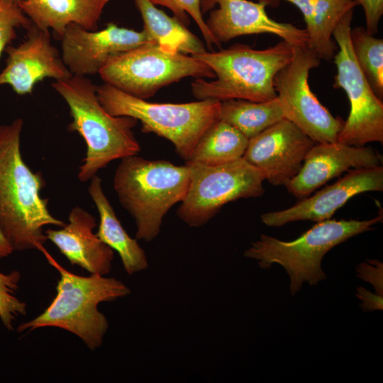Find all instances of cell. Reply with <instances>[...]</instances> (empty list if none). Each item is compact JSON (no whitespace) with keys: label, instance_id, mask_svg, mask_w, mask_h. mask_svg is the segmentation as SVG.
<instances>
[{"label":"cell","instance_id":"cell-1","mask_svg":"<svg viewBox=\"0 0 383 383\" xmlns=\"http://www.w3.org/2000/svg\"><path fill=\"white\" fill-rule=\"evenodd\" d=\"M21 118L0 126V229L13 251L42 252L48 240L43 227L65 223L49 211L40 192L43 175L31 171L21 152Z\"/></svg>","mask_w":383,"mask_h":383},{"label":"cell","instance_id":"cell-2","mask_svg":"<svg viewBox=\"0 0 383 383\" xmlns=\"http://www.w3.org/2000/svg\"><path fill=\"white\" fill-rule=\"evenodd\" d=\"M52 88L67 103L72 121L67 126L84 140L86 156L77 177L90 180L111 161L135 155L140 150L133 128L138 121L130 116L109 114L100 104L96 86L86 77L72 75L55 80Z\"/></svg>","mask_w":383,"mask_h":383},{"label":"cell","instance_id":"cell-3","mask_svg":"<svg viewBox=\"0 0 383 383\" xmlns=\"http://www.w3.org/2000/svg\"><path fill=\"white\" fill-rule=\"evenodd\" d=\"M42 252L60 274L57 294L42 313L22 323L17 331L60 328L78 336L91 350H96L101 345L109 327L107 318L99 311L98 305L128 295L130 289L113 277L95 274L84 277L72 273L57 263L45 248Z\"/></svg>","mask_w":383,"mask_h":383},{"label":"cell","instance_id":"cell-4","mask_svg":"<svg viewBox=\"0 0 383 383\" xmlns=\"http://www.w3.org/2000/svg\"><path fill=\"white\" fill-rule=\"evenodd\" d=\"M293 45L282 40L263 50L237 44L218 52L193 57L207 65L215 79H196L192 92L198 100L245 99L262 102L274 99V77L292 60Z\"/></svg>","mask_w":383,"mask_h":383},{"label":"cell","instance_id":"cell-5","mask_svg":"<svg viewBox=\"0 0 383 383\" xmlns=\"http://www.w3.org/2000/svg\"><path fill=\"white\" fill-rule=\"evenodd\" d=\"M121 205L135 221L136 239L151 241L168 211L185 197L190 168L137 155L121 159L113 179Z\"/></svg>","mask_w":383,"mask_h":383},{"label":"cell","instance_id":"cell-6","mask_svg":"<svg viewBox=\"0 0 383 383\" xmlns=\"http://www.w3.org/2000/svg\"><path fill=\"white\" fill-rule=\"evenodd\" d=\"M382 221V214L371 219L325 220L291 241L261 234L244 252V256L257 261L262 269L277 264L282 267L289 277V290L295 295L304 282L317 285L326 278L321 262L333 248L347 240L371 231Z\"/></svg>","mask_w":383,"mask_h":383},{"label":"cell","instance_id":"cell-7","mask_svg":"<svg viewBox=\"0 0 383 383\" xmlns=\"http://www.w3.org/2000/svg\"><path fill=\"white\" fill-rule=\"evenodd\" d=\"M99 101L114 116H130L139 121L141 131L170 141L185 162L203 133L220 116L221 101L204 99L172 104L153 103L122 91L109 84L96 86Z\"/></svg>","mask_w":383,"mask_h":383},{"label":"cell","instance_id":"cell-8","mask_svg":"<svg viewBox=\"0 0 383 383\" xmlns=\"http://www.w3.org/2000/svg\"><path fill=\"white\" fill-rule=\"evenodd\" d=\"M99 74L105 84L145 100L185 77L215 78L213 71L199 59L167 52L152 43L111 57Z\"/></svg>","mask_w":383,"mask_h":383},{"label":"cell","instance_id":"cell-9","mask_svg":"<svg viewBox=\"0 0 383 383\" xmlns=\"http://www.w3.org/2000/svg\"><path fill=\"white\" fill-rule=\"evenodd\" d=\"M185 164L190 184L177 213L191 227L204 225L231 201L264 194L265 174L243 157L213 166Z\"/></svg>","mask_w":383,"mask_h":383},{"label":"cell","instance_id":"cell-10","mask_svg":"<svg viewBox=\"0 0 383 383\" xmlns=\"http://www.w3.org/2000/svg\"><path fill=\"white\" fill-rule=\"evenodd\" d=\"M353 9L340 19L333 32L339 50L334 55L337 74L333 87L343 89L350 109L337 142L348 145L365 146L383 143V104L373 91L355 57L350 38Z\"/></svg>","mask_w":383,"mask_h":383},{"label":"cell","instance_id":"cell-11","mask_svg":"<svg viewBox=\"0 0 383 383\" xmlns=\"http://www.w3.org/2000/svg\"><path fill=\"white\" fill-rule=\"evenodd\" d=\"M320 62L307 47L294 46L291 61L276 74L273 84L284 118L316 143H335L345 121L331 113L309 84L310 70Z\"/></svg>","mask_w":383,"mask_h":383},{"label":"cell","instance_id":"cell-12","mask_svg":"<svg viewBox=\"0 0 383 383\" xmlns=\"http://www.w3.org/2000/svg\"><path fill=\"white\" fill-rule=\"evenodd\" d=\"M268 3L264 0H200L202 13L211 10L206 23L221 46L241 35L270 33L293 46L307 47L306 30L272 19L265 11Z\"/></svg>","mask_w":383,"mask_h":383},{"label":"cell","instance_id":"cell-13","mask_svg":"<svg viewBox=\"0 0 383 383\" xmlns=\"http://www.w3.org/2000/svg\"><path fill=\"white\" fill-rule=\"evenodd\" d=\"M315 142L287 118L249 139L243 158L274 186H286L300 171Z\"/></svg>","mask_w":383,"mask_h":383},{"label":"cell","instance_id":"cell-14","mask_svg":"<svg viewBox=\"0 0 383 383\" xmlns=\"http://www.w3.org/2000/svg\"><path fill=\"white\" fill-rule=\"evenodd\" d=\"M60 40L65 65L73 75L83 77L99 74L109 59L120 53L151 43L143 30L121 28L113 23L101 30L71 23Z\"/></svg>","mask_w":383,"mask_h":383},{"label":"cell","instance_id":"cell-15","mask_svg":"<svg viewBox=\"0 0 383 383\" xmlns=\"http://www.w3.org/2000/svg\"><path fill=\"white\" fill-rule=\"evenodd\" d=\"M26 30L22 43L6 48V66L0 72V85H10L18 95L32 94L34 86L45 78L60 80L73 75L52 45L49 30L33 23Z\"/></svg>","mask_w":383,"mask_h":383},{"label":"cell","instance_id":"cell-16","mask_svg":"<svg viewBox=\"0 0 383 383\" xmlns=\"http://www.w3.org/2000/svg\"><path fill=\"white\" fill-rule=\"evenodd\" d=\"M383 191V167L357 168L333 184L301 199L294 206L260 215L261 221L269 227H280L299 221L320 222L331 219L335 212L357 194Z\"/></svg>","mask_w":383,"mask_h":383},{"label":"cell","instance_id":"cell-17","mask_svg":"<svg viewBox=\"0 0 383 383\" xmlns=\"http://www.w3.org/2000/svg\"><path fill=\"white\" fill-rule=\"evenodd\" d=\"M381 163V156L370 147L318 143L308 152L299 173L285 187L290 194L303 199L350 169L374 167Z\"/></svg>","mask_w":383,"mask_h":383},{"label":"cell","instance_id":"cell-18","mask_svg":"<svg viewBox=\"0 0 383 383\" xmlns=\"http://www.w3.org/2000/svg\"><path fill=\"white\" fill-rule=\"evenodd\" d=\"M68 223L58 230L44 232L48 240L72 265H77L90 274L105 276L111 270L113 250L101 240L93 229L95 218L83 208L76 206L68 216Z\"/></svg>","mask_w":383,"mask_h":383},{"label":"cell","instance_id":"cell-19","mask_svg":"<svg viewBox=\"0 0 383 383\" xmlns=\"http://www.w3.org/2000/svg\"><path fill=\"white\" fill-rule=\"evenodd\" d=\"M111 1L25 0L18 4L33 23L42 29H52L60 40L71 23L96 30L102 12Z\"/></svg>","mask_w":383,"mask_h":383},{"label":"cell","instance_id":"cell-20","mask_svg":"<svg viewBox=\"0 0 383 383\" xmlns=\"http://www.w3.org/2000/svg\"><path fill=\"white\" fill-rule=\"evenodd\" d=\"M102 180L97 175L90 179L88 193L98 211L100 222L96 235L119 255L123 268L129 274L148 267L147 257L136 238H132L122 226L105 195Z\"/></svg>","mask_w":383,"mask_h":383},{"label":"cell","instance_id":"cell-21","mask_svg":"<svg viewBox=\"0 0 383 383\" xmlns=\"http://www.w3.org/2000/svg\"><path fill=\"white\" fill-rule=\"evenodd\" d=\"M150 42L170 53L192 56L206 52L202 41L175 17L157 9L150 0H134Z\"/></svg>","mask_w":383,"mask_h":383},{"label":"cell","instance_id":"cell-22","mask_svg":"<svg viewBox=\"0 0 383 383\" xmlns=\"http://www.w3.org/2000/svg\"><path fill=\"white\" fill-rule=\"evenodd\" d=\"M249 139L240 131L218 119L201 136L185 162L213 166L242 158Z\"/></svg>","mask_w":383,"mask_h":383},{"label":"cell","instance_id":"cell-23","mask_svg":"<svg viewBox=\"0 0 383 383\" xmlns=\"http://www.w3.org/2000/svg\"><path fill=\"white\" fill-rule=\"evenodd\" d=\"M219 118L250 139L284 116L276 97L262 102L236 99L221 101Z\"/></svg>","mask_w":383,"mask_h":383},{"label":"cell","instance_id":"cell-24","mask_svg":"<svg viewBox=\"0 0 383 383\" xmlns=\"http://www.w3.org/2000/svg\"><path fill=\"white\" fill-rule=\"evenodd\" d=\"M357 5L354 0H314L307 48L321 60H331L335 55L333 32L343 16Z\"/></svg>","mask_w":383,"mask_h":383},{"label":"cell","instance_id":"cell-25","mask_svg":"<svg viewBox=\"0 0 383 383\" xmlns=\"http://www.w3.org/2000/svg\"><path fill=\"white\" fill-rule=\"evenodd\" d=\"M353 51L373 91L383 98V40L369 33L362 26L351 28Z\"/></svg>","mask_w":383,"mask_h":383},{"label":"cell","instance_id":"cell-26","mask_svg":"<svg viewBox=\"0 0 383 383\" xmlns=\"http://www.w3.org/2000/svg\"><path fill=\"white\" fill-rule=\"evenodd\" d=\"M20 279L18 271L0 272V319L9 331L13 330L17 317L26 314V304L16 296Z\"/></svg>","mask_w":383,"mask_h":383},{"label":"cell","instance_id":"cell-27","mask_svg":"<svg viewBox=\"0 0 383 383\" xmlns=\"http://www.w3.org/2000/svg\"><path fill=\"white\" fill-rule=\"evenodd\" d=\"M154 5H160L168 8L177 20L187 26L189 23L188 15L191 16L199 28L201 34L210 48L213 45L218 48L221 46L208 28L204 20L201 10L200 0H150Z\"/></svg>","mask_w":383,"mask_h":383},{"label":"cell","instance_id":"cell-28","mask_svg":"<svg viewBox=\"0 0 383 383\" xmlns=\"http://www.w3.org/2000/svg\"><path fill=\"white\" fill-rule=\"evenodd\" d=\"M31 23L18 4L11 0H0V56L6 45L16 38V28L27 29Z\"/></svg>","mask_w":383,"mask_h":383},{"label":"cell","instance_id":"cell-29","mask_svg":"<svg viewBox=\"0 0 383 383\" xmlns=\"http://www.w3.org/2000/svg\"><path fill=\"white\" fill-rule=\"evenodd\" d=\"M357 277L372 285L375 293L383 296V263L378 260H367L356 267Z\"/></svg>","mask_w":383,"mask_h":383},{"label":"cell","instance_id":"cell-30","mask_svg":"<svg viewBox=\"0 0 383 383\" xmlns=\"http://www.w3.org/2000/svg\"><path fill=\"white\" fill-rule=\"evenodd\" d=\"M357 5L363 8L365 21L366 30L374 35L378 31V25L383 15V0H354Z\"/></svg>","mask_w":383,"mask_h":383},{"label":"cell","instance_id":"cell-31","mask_svg":"<svg viewBox=\"0 0 383 383\" xmlns=\"http://www.w3.org/2000/svg\"><path fill=\"white\" fill-rule=\"evenodd\" d=\"M355 295L361 301L360 306L363 312L382 310L383 296L373 294L361 286L356 288Z\"/></svg>","mask_w":383,"mask_h":383},{"label":"cell","instance_id":"cell-32","mask_svg":"<svg viewBox=\"0 0 383 383\" xmlns=\"http://www.w3.org/2000/svg\"><path fill=\"white\" fill-rule=\"evenodd\" d=\"M13 249L0 229V258L11 255Z\"/></svg>","mask_w":383,"mask_h":383},{"label":"cell","instance_id":"cell-33","mask_svg":"<svg viewBox=\"0 0 383 383\" xmlns=\"http://www.w3.org/2000/svg\"><path fill=\"white\" fill-rule=\"evenodd\" d=\"M12 1L16 3V4H19L25 0H11Z\"/></svg>","mask_w":383,"mask_h":383}]
</instances>
